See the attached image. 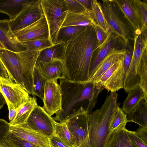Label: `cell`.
<instances>
[{
	"label": "cell",
	"instance_id": "60d3db41",
	"mask_svg": "<svg viewBox=\"0 0 147 147\" xmlns=\"http://www.w3.org/2000/svg\"><path fill=\"white\" fill-rule=\"evenodd\" d=\"M9 123L0 118V140L8 137L10 133Z\"/></svg>",
	"mask_w": 147,
	"mask_h": 147
},
{
	"label": "cell",
	"instance_id": "e0dca14e",
	"mask_svg": "<svg viewBox=\"0 0 147 147\" xmlns=\"http://www.w3.org/2000/svg\"><path fill=\"white\" fill-rule=\"evenodd\" d=\"M10 132L39 147H50L49 139L32 129L26 123L16 125H10Z\"/></svg>",
	"mask_w": 147,
	"mask_h": 147
},
{
	"label": "cell",
	"instance_id": "f35d334b",
	"mask_svg": "<svg viewBox=\"0 0 147 147\" xmlns=\"http://www.w3.org/2000/svg\"><path fill=\"white\" fill-rule=\"evenodd\" d=\"M8 137L19 147H39L22 139L10 132Z\"/></svg>",
	"mask_w": 147,
	"mask_h": 147
},
{
	"label": "cell",
	"instance_id": "7dc6e473",
	"mask_svg": "<svg viewBox=\"0 0 147 147\" xmlns=\"http://www.w3.org/2000/svg\"><path fill=\"white\" fill-rule=\"evenodd\" d=\"M0 77L5 78H9L7 71L0 60Z\"/></svg>",
	"mask_w": 147,
	"mask_h": 147
},
{
	"label": "cell",
	"instance_id": "5bb4252c",
	"mask_svg": "<svg viewBox=\"0 0 147 147\" xmlns=\"http://www.w3.org/2000/svg\"><path fill=\"white\" fill-rule=\"evenodd\" d=\"M57 80L47 81L45 87L42 107L50 116L61 109V91Z\"/></svg>",
	"mask_w": 147,
	"mask_h": 147
},
{
	"label": "cell",
	"instance_id": "277c9868",
	"mask_svg": "<svg viewBox=\"0 0 147 147\" xmlns=\"http://www.w3.org/2000/svg\"><path fill=\"white\" fill-rule=\"evenodd\" d=\"M118 94L111 92L99 109L88 114V133L90 147H105L109 123L117 102Z\"/></svg>",
	"mask_w": 147,
	"mask_h": 147
},
{
	"label": "cell",
	"instance_id": "4fadbf2b",
	"mask_svg": "<svg viewBox=\"0 0 147 147\" xmlns=\"http://www.w3.org/2000/svg\"><path fill=\"white\" fill-rule=\"evenodd\" d=\"M134 33L141 32L142 19L138 0H114Z\"/></svg>",
	"mask_w": 147,
	"mask_h": 147
},
{
	"label": "cell",
	"instance_id": "f546056e",
	"mask_svg": "<svg viewBox=\"0 0 147 147\" xmlns=\"http://www.w3.org/2000/svg\"><path fill=\"white\" fill-rule=\"evenodd\" d=\"M47 81L41 74L38 67L36 63L33 75V88L34 96H38L42 101L45 84Z\"/></svg>",
	"mask_w": 147,
	"mask_h": 147
},
{
	"label": "cell",
	"instance_id": "b9f144b4",
	"mask_svg": "<svg viewBox=\"0 0 147 147\" xmlns=\"http://www.w3.org/2000/svg\"><path fill=\"white\" fill-rule=\"evenodd\" d=\"M49 139L50 147H70L55 134Z\"/></svg>",
	"mask_w": 147,
	"mask_h": 147
},
{
	"label": "cell",
	"instance_id": "5b68a950",
	"mask_svg": "<svg viewBox=\"0 0 147 147\" xmlns=\"http://www.w3.org/2000/svg\"><path fill=\"white\" fill-rule=\"evenodd\" d=\"M141 32L138 34H134L132 57L123 85V88L127 92L140 86L141 59L144 51L147 49V30Z\"/></svg>",
	"mask_w": 147,
	"mask_h": 147
},
{
	"label": "cell",
	"instance_id": "d6986e66",
	"mask_svg": "<svg viewBox=\"0 0 147 147\" xmlns=\"http://www.w3.org/2000/svg\"><path fill=\"white\" fill-rule=\"evenodd\" d=\"M0 41L6 49L16 52L26 50L20 45L11 29L9 19L0 20Z\"/></svg>",
	"mask_w": 147,
	"mask_h": 147
},
{
	"label": "cell",
	"instance_id": "7402d4cb",
	"mask_svg": "<svg viewBox=\"0 0 147 147\" xmlns=\"http://www.w3.org/2000/svg\"><path fill=\"white\" fill-rule=\"evenodd\" d=\"M95 24V22L88 10L80 13L68 11L61 28L71 26H85Z\"/></svg>",
	"mask_w": 147,
	"mask_h": 147
},
{
	"label": "cell",
	"instance_id": "9c48e42d",
	"mask_svg": "<svg viewBox=\"0 0 147 147\" xmlns=\"http://www.w3.org/2000/svg\"><path fill=\"white\" fill-rule=\"evenodd\" d=\"M55 121L42 107L37 105L30 113L26 123L32 129L49 139L55 134Z\"/></svg>",
	"mask_w": 147,
	"mask_h": 147
},
{
	"label": "cell",
	"instance_id": "d4e9b609",
	"mask_svg": "<svg viewBox=\"0 0 147 147\" xmlns=\"http://www.w3.org/2000/svg\"><path fill=\"white\" fill-rule=\"evenodd\" d=\"M65 51V43L59 42L41 51L36 62L46 63L53 59L63 60Z\"/></svg>",
	"mask_w": 147,
	"mask_h": 147
},
{
	"label": "cell",
	"instance_id": "3957f363",
	"mask_svg": "<svg viewBox=\"0 0 147 147\" xmlns=\"http://www.w3.org/2000/svg\"><path fill=\"white\" fill-rule=\"evenodd\" d=\"M40 52L26 49L16 52L0 49V60L7 71L9 78L33 96L34 70Z\"/></svg>",
	"mask_w": 147,
	"mask_h": 147
},
{
	"label": "cell",
	"instance_id": "52a82bcc",
	"mask_svg": "<svg viewBox=\"0 0 147 147\" xmlns=\"http://www.w3.org/2000/svg\"><path fill=\"white\" fill-rule=\"evenodd\" d=\"M109 32L121 38L125 42L134 40V33L125 19L114 0L99 2Z\"/></svg>",
	"mask_w": 147,
	"mask_h": 147
},
{
	"label": "cell",
	"instance_id": "83f0119b",
	"mask_svg": "<svg viewBox=\"0 0 147 147\" xmlns=\"http://www.w3.org/2000/svg\"><path fill=\"white\" fill-rule=\"evenodd\" d=\"M70 147H76L75 140L65 123L55 121V134Z\"/></svg>",
	"mask_w": 147,
	"mask_h": 147
},
{
	"label": "cell",
	"instance_id": "603a6c76",
	"mask_svg": "<svg viewBox=\"0 0 147 147\" xmlns=\"http://www.w3.org/2000/svg\"><path fill=\"white\" fill-rule=\"evenodd\" d=\"M29 0H0V12L8 15L10 20H13L21 11Z\"/></svg>",
	"mask_w": 147,
	"mask_h": 147
},
{
	"label": "cell",
	"instance_id": "2e32d148",
	"mask_svg": "<svg viewBox=\"0 0 147 147\" xmlns=\"http://www.w3.org/2000/svg\"><path fill=\"white\" fill-rule=\"evenodd\" d=\"M19 42L41 38L49 39L48 25L45 16L14 33Z\"/></svg>",
	"mask_w": 147,
	"mask_h": 147
},
{
	"label": "cell",
	"instance_id": "8992f818",
	"mask_svg": "<svg viewBox=\"0 0 147 147\" xmlns=\"http://www.w3.org/2000/svg\"><path fill=\"white\" fill-rule=\"evenodd\" d=\"M40 2L48 25L49 39L54 45L69 11L67 5L65 0H40Z\"/></svg>",
	"mask_w": 147,
	"mask_h": 147
},
{
	"label": "cell",
	"instance_id": "8d00e7d4",
	"mask_svg": "<svg viewBox=\"0 0 147 147\" xmlns=\"http://www.w3.org/2000/svg\"><path fill=\"white\" fill-rule=\"evenodd\" d=\"M126 131L130 141L136 147H147V144L137 135L135 131L127 129Z\"/></svg>",
	"mask_w": 147,
	"mask_h": 147
},
{
	"label": "cell",
	"instance_id": "74e56055",
	"mask_svg": "<svg viewBox=\"0 0 147 147\" xmlns=\"http://www.w3.org/2000/svg\"><path fill=\"white\" fill-rule=\"evenodd\" d=\"M65 0L67 5L68 11L73 13H80L86 10L77 0Z\"/></svg>",
	"mask_w": 147,
	"mask_h": 147
},
{
	"label": "cell",
	"instance_id": "d6a6232c",
	"mask_svg": "<svg viewBox=\"0 0 147 147\" xmlns=\"http://www.w3.org/2000/svg\"><path fill=\"white\" fill-rule=\"evenodd\" d=\"M85 26H71L61 28L58 35L57 43H65L72 37L81 31Z\"/></svg>",
	"mask_w": 147,
	"mask_h": 147
},
{
	"label": "cell",
	"instance_id": "c3c4849f",
	"mask_svg": "<svg viewBox=\"0 0 147 147\" xmlns=\"http://www.w3.org/2000/svg\"><path fill=\"white\" fill-rule=\"evenodd\" d=\"M6 102L5 100L0 91V110Z\"/></svg>",
	"mask_w": 147,
	"mask_h": 147
},
{
	"label": "cell",
	"instance_id": "9a60e30c",
	"mask_svg": "<svg viewBox=\"0 0 147 147\" xmlns=\"http://www.w3.org/2000/svg\"><path fill=\"white\" fill-rule=\"evenodd\" d=\"M125 45V42L121 38L110 33L105 41L98 47L97 54L92 58L90 70V79L99 64L113 49H124Z\"/></svg>",
	"mask_w": 147,
	"mask_h": 147
},
{
	"label": "cell",
	"instance_id": "836d02e7",
	"mask_svg": "<svg viewBox=\"0 0 147 147\" xmlns=\"http://www.w3.org/2000/svg\"><path fill=\"white\" fill-rule=\"evenodd\" d=\"M140 87L147 96V49L144 51L141 59Z\"/></svg>",
	"mask_w": 147,
	"mask_h": 147
},
{
	"label": "cell",
	"instance_id": "ab89813d",
	"mask_svg": "<svg viewBox=\"0 0 147 147\" xmlns=\"http://www.w3.org/2000/svg\"><path fill=\"white\" fill-rule=\"evenodd\" d=\"M93 26L95 30L98 47L106 40L109 35L110 33L105 32L96 24Z\"/></svg>",
	"mask_w": 147,
	"mask_h": 147
},
{
	"label": "cell",
	"instance_id": "7bdbcfd3",
	"mask_svg": "<svg viewBox=\"0 0 147 147\" xmlns=\"http://www.w3.org/2000/svg\"><path fill=\"white\" fill-rule=\"evenodd\" d=\"M135 132L137 135L147 144V128L139 126Z\"/></svg>",
	"mask_w": 147,
	"mask_h": 147
},
{
	"label": "cell",
	"instance_id": "7c38bea8",
	"mask_svg": "<svg viewBox=\"0 0 147 147\" xmlns=\"http://www.w3.org/2000/svg\"><path fill=\"white\" fill-rule=\"evenodd\" d=\"M123 58L109 68L98 80V82L109 92H115L123 88L125 72L123 67Z\"/></svg>",
	"mask_w": 147,
	"mask_h": 147
},
{
	"label": "cell",
	"instance_id": "f1b7e54d",
	"mask_svg": "<svg viewBox=\"0 0 147 147\" xmlns=\"http://www.w3.org/2000/svg\"><path fill=\"white\" fill-rule=\"evenodd\" d=\"M89 12L96 24L105 32L109 33L101 7L97 0H92L91 9Z\"/></svg>",
	"mask_w": 147,
	"mask_h": 147
},
{
	"label": "cell",
	"instance_id": "4316f807",
	"mask_svg": "<svg viewBox=\"0 0 147 147\" xmlns=\"http://www.w3.org/2000/svg\"><path fill=\"white\" fill-rule=\"evenodd\" d=\"M36 98L35 96L31 97L27 102L20 106L17 110V113L14 120L10 125H16L26 123L27 120L32 111L37 105Z\"/></svg>",
	"mask_w": 147,
	"mask_h": 147
},
{
	"label": "cell",
	"instance_id": "6da1fadb",
	"mask_svg": "<svg viewBox=\"0 0 147 147\" xmlns=\"http://www.w3.org/2000/svg\"><path fill=\"white\" fill-rule=\"evenodd\" d=\"M98 46L93 25L84 27L65 44L63 59L66 78L74 82H89L93 53Z\"/></svg>",
	"mask_w": 147,
	"mask_h": 147
},
{
	"label": "cell",
	"instance_id": "d590c367",
	"mask_svg": "<svg viewBox=\"0 0 147 147\" xmlns=\"http://www.w3.org/2000/svg\"><path fill=\"white\" fill-rule=\"evenodd\" d=\"M138 1L142 19L141 31L147 30V0Z\"/></svg>",
	"mask_w": 147,
	"mask_h": 147
},
{
	"label": "cell",
	"instance_id": "ac0fdd59",
	"mask_svg": "<svg viewBox=\"0 0 147 147\" xmlns=\"http://www.w3.org/2000/svg\"><path fill=\"white\" fill-rule=\"evenodd\" d=\"M40 73L47 80L66 78V72L63 60L53 59L46 63L36 62Z\"/></svg>",
	"mask_w": 147,
	"mask_h": 147
},
{
	"label": "cell",
	"instance_id": "484cf974",
	"mask_svg": "<svg viewBox=\"0 0 147 147\" xmlns=\"http://www.w3.org/2000/svg\"><path fill=\"white\" fill-rule=\"evenodd\" d=\"M128 122H133L147 128V101L142 100L127 116Z\"/></svg>",
	"mask_w": 147,
	"mask_h": 147
},
{
	"label": "cell",
	"instance_id": "4dcf8cb0",
	"mask_svg": "<svg viewBox=\"0 0 147 147\" xmlns=\"http://www.w3.org/2000/svg\"><path fill=\"white\" fill-rule=\"evenodd\" d=\"M119 103L114 109L110 117L108 127L109 133L112 132L119 125L126 124L128 122L127 115L119 107Z\"/></svg>",
	"mask_w": 147,
	"mask_h": 147
},
{
	"label": "cell",
	"instance_id": "8fae6325",
	"mask_svg": "<svg viewBox=\"0 0 147 147\" xmlns=\"http://www.w3.org/2000/svg\"><path fill=\"white\" fill-rule=\"evenodd\" d=\"M0 91L6 103L11 104L17 110L31 98L22 86L9 78L0 77Z\"/></svg>",
	"mask_w": 147,
	"mask_h": 147
},
{
	"label": "cell",
	"instance_id": "ee69618b",
	"mask_svg": "<svg viewBox=\"0 0 147 147\" xmlns=\"http://www.w3.org/2000/svg\"><path fill=\"white\" fill-rule=\"evenodd\" d=\"M9 110V123H11L16 118L17 113V110L9 103H6Z\"/></svg>",
	"mask_w": 147,
	"mask_h": 147
},
{
	"label": "cell",
	"instance_id": "e575fe53",
	"mask_svg": "<svg viewBox=\"0 0 147 147\" xmlns=\"http://www.w3.org/2000/svg\"><path fill=\"white\" fill-rule=\"evenodd\" d=\"M130 41L125 42V52L124 54L123 59V67L126 74L129 67L132 58L133 51V45L130 43Z\"/></svg>",
	"mask_w": 147,
	"mask_h": 147
},
{
	"label": "cell",
	"instance_id": "7a4b0ae2",
	"mask_svg": "<svg viewBox=\"0 0 147 147\" xmlns=\"http://www.w3.org/2000/svg\"><path fill=\"white\" fill-rule=\"evenodd\" d=\"M59 79L61 109L56 113L53 117L54 120L65 123L81 107L88 114L92 112L98 96L104 87L98 83L91 81L80 83L70 81L66 78Z\"/></svg>",
	"mask_w": 147,
	"mask_h": 147
},
{
	"label": "cell",
	"instance_id": "ba28073f",
	"mask_svg": "<svg viewBox=\"0 0 147 147\" xmlns=\"http://www.w3.org/2000/svg\"><path fill=\"white\" fill-rule=\"evenodd\" d=\"M88 114L81 107L65 123L75 142L76 147H90L88 133Z\"/></svg>",
	"mask_w": 147,
	"mask_h": 147
},
{
	"label": "cell",
	"instance_id": "681fc988",
	"mask_svg": "<svg viewBox=\"0 0 147 147\" xmlns=\"http://www.w3.org/2000/svg\"><path fill=\"white\" fill-rule=\"evenodd\" d=\"M5 49V48L3 44L0 41V49Z\"/></svg>",
	"mask_w": 147,
	"mask_h": 147
},
{
	"label": "cell",
	"instance_id": "bcb514c9",
	"mask_svg": "<svg viewBox=\"0 0 147 147\" xmlns=\"http://www.w3.org/2000/svg\"><path fill=\"white\" fill-rule=\"evenodd\" d=\"M87 10L90 11L91 9L92 0H77Z\"/></svg>",
	"mask_w": 147,
	"mask_h": 147
},
{
	"label": "cell",
	"instance_id": "30bf717a",
	"mask_svg": "<svg viewBox=\"0 0 147 147\" xmlns=\"http://www.w3.org/2000/svg\"><path fill=\"white\" fill-rule=\"evenodd\" d=\"M44 16L40 0H30L13 20H9V26L13 33L36 22Z\"/></svg>",
	"mask_w": 147,
	"mask_h": 147
},
{
	"label": "cell",
	"instance_id": "ffe728a7",
	"mask_svg": "<svg viewBox=\"0 0 147 147\" xmlns=\"http://www.w3.org/2000/svg\"><path fill=\"white\" fill-rule=\"evenodd\" d=\"M125 52V49H113L98 66L90 81L96 82L109 68L123 58Z\"/></svg>",
	"mask_w": 147,
	"mask_h": 147
},
{
	"label": "cell",
	"instance_id": "44dd1931",
	"mask_svg": "<svg viewBox=\"0 0 147 147\" xmlns=\"http://www.w3.org/2000/svg\"><path fill=\"white\" fill-rule=\"evenodd\" d=\"M126 124H121L109 134L105 147H136L131 142L125 127Z\"/></svg>",
	"mask_w": 147,
	"mask_h": 147
},
{
	"label": "cell",
	"instance_id": "1f68e13d",
	"mask_svg": "<svg viewBox=\"0 0 147 147\" xmlns=\"http://www.w3.org/2000/svg\"><path fill=\"white\" fill-rule=\"evenodd\" d=\"M20 43L26 50L40 51L53 45L48 38L30 40L20 42Z\"/></svg>",
	"mask_w": 147,
	"mask_h": 147
},
{
	"label": "cell",
	"instance_id": "f6af8a7d",
	"mask_svg": "<svg viewBox=\"0 0 147 147\" xmlns=\"http://www.w3.org/2000/svg\"><path fill=\"white\" fill-rule=\"evenodd\" d=\"M0 147H19L8 137L0 140Z\"/></svg>",
	"mask_w": 147,
	"mask_h": 147
},
{
	"label": "cell",
	"instance_id": "cb8c5ba5",
	"mask_svg": "<svg viewBox=\"0 0 147 147\" xmlns=\"http://www.w3.org/2000/svg\"><path fill=\"white\" fill-rule=\"evenodd\" d=\"M144 99L147 101V96L145 95L142 88L139 87L128 93L121 109L125 113L129 114Z\"/></svg>",
	"mask_w": 147,
	"mask_h": 147
}]
</instances>
